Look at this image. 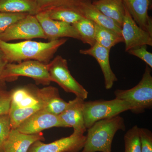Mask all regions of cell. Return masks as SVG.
I'll list each match as a JSON object with an SVG mask.
<instances>
[{"label":"cell","mask_w":152,"mask_h":152,"mask_svg":"<svg viewBox=\"0 0 152 152\" xmlns=\"http://www.w3.org/2000/svg\"><path fill=\"white\" fill-rule=\"evenodd\" d=\"M66 41L67 39L62 38L48 42L28 40L11 43L0 40V50L5 55L9 63L35 60L48 64Z\"/></svg>","instance_id":"obj_1"},{"label":"cell","mask_w":152,"mask_h":152,"mask_svg":"<svg viewBox=\"0 0 152 152\" xmlns=\"http://www.w3.org/2000/svg\"><path fill=\"white\" fill-rule=\"evenodd\" d=\"M11 92V103L9 115L11 128L16 129L31 115L43 109L44 102L40 89L34 86L17 88Z\"/></svg>","instance_id":"obj_2"},{"label":"cell","mask_w":152,"mask_h":152,"mask_svg":"<svg viewBox=\"0 0 152 152\" xmlns=\"http://www.w3.org/2000/svg\"><path fill=\"white\" fill-rule=\"evenodd\" d=\"M125 129L124 119L119 115L96 122L88 129L86 142L81 152H111L116 133Z\"/></svg>","instance_id":"obj_3"},{"label":"cell","mask_w":152,"mask_h":152,"mask_svg":"<svg viewBox=\"0 0 152 152\" xmlns=\"http://www.w3.org/2000/svg\"><path fill=\"white\" fill-rule=\"evenodd\" d=\"M151 67L146 65L142 77L135 86L130 89L116 90L115 98L130 104V110L135 114L143 113L152 107V77Z\"/></svg>","instance_id":"obj_4"},{"label":"cell","mask_w":152,"mask_h":152,"mask_svg":"<svg viewBox=\"0 0 152 152\" xmlns=\"http://www.w3.org/2000/svg\"><path fill=\"white\" fill-rule=\"evenodd\" d=\"M130 104L115 98L111 100H96L84 102L83 113L85 127L88 129L96 122L118 115L130 110Z\"/></svg>","instance_id":"obj_5"},{"label":"cell","mask_w":152,"mask_h":152,"mask_svg":"<svg viewBox=\"0 0 152 152\" xmlns=\"http://www.w3.org/2000/svg\"><path fill=\"white\" fill-rule=\"evenodd\" d=\"M20 76L34 80L38 84L48 85L51 82L48 64L35 60L24 61L18 64L8 63L2 75V80H15Z\"/></svg>","instance_id":"obj_6"},{"label":"cell","mask_w":152,"mask_h":152,"mask_svg":"<svg viewBox=\"0 0 152 152\" xmlns=\"http://www.w3.org/2000/svg\"><path fill=\"white\" fill-rule=\"evenodd\" d=\"M48 70L52 82L56 83L65 91L76 95L85 100L88 92L72 76L67 60L57 56L48 64Z\"/></svg>","instance_id":"obj_7"},{"label":"cell","mask_w":152,"mask_h":152,"mask_svg":"<svg viewBox=\"0 0 152 152\" xmlns=\"http://www.w3.org/2000/svg\"><path fill=\"white\" fill-rule=\"evenodd\" d=\"M34 38L46 39L36 16L30 14L0 34V40L5 42L18 39L28 40Z\"/></svg>","instance_id":"obj_8"},{"label":"cell","mask_w":152,"mask_h":152,"mask_svg":"<svg viewBox=\"0 0 152 152\" xmlns=\"http://www.w3.org/2000/svg\"><path fill=\"white\" fill-rule=\"evenodd\" d=\"M53 127L67 128V126L59 115H53L42 109L25 120L16 129L23 134H34Z\"/></svg>","instance_id":"obj_9"},{"label":"cell","mask_w":152,"mask_h":152,"mask_svg":"<svg viewBox=\"0 0 152 152\" xmlns=\"http://www.w3.org/2000/svg\"><path fill=\"white\" fill-rule=\"evenodd\" d=\"M86 138L84 134L73 133L50 143L38 140L31 146L28 152H79L84 146Z\"/></svg>","instance_id":"obj_10"},{"label":"cell","mask_w":152,"mask_h":152,"mask_svg":"<svg viewBox=\"0 0 152 152\" xmlns=\"http://www.w3.org/2000/svg\"><path fill=\"white\" fill-rule=\"evenodd\" d=\"M121 34L126 52L143 45L152 46V35L138 26L125 7Z\"/></svg>","instance_id":"obj_11"},{"label":"cell","mask_w":152,"mask_h":152,"mask_svg":"<svg viewBox=\"0 0 152 152\" xmlns=\"http://www.w3.org/2000/svg\"><path fill=\"white\" fill-rule=\"evenodd\" d=\"M46 39L54 41L64 37H69L80 40L78 33L72 25L53 20L47 12H41L35 15Z\"/></svg>","instance_id":"obj_12"},{"label":"cell","mask_w":152,"mask_h":152,"mask_svg":"<svg viewBox=\"0 0 152 152\" xmlns=\"http://www.w3.org/2000/svg\"><path fill=\"white\" fill-rule=\"evenodd\" d=\"M84 102V100L81 98L76 97L68 102L67 107L59 115L67 127L73 128L75 134H84L87 130L83 113Z\"/></svg>","instance_id":"obj_13"},{"label":"cell","mask_w":152,"mask_h":152,"mask_svg":"<svg viewBox=\"0 0 152 152\" xmlns=\"http://www.w3.org/2000/svg\"><path fill=\"white\" fill-rule=\"evenodd\" d=\"M110 50L97 43L90 48L80 50V53L94 57L99 63L103 75L105 86L107 90L111 89L115 82L118 81V78L112 70L110 64Z\"/></svg>","instance_id":"obj_14"},{"label":"cell","mask_w":152,"mask_h":152,"mask_svg":"<svg viewBox=\"0 0 152 152\" xmlns=\"http://www.w3.org/2000/svg\"><path fill=\"white\" fill-rule=\"evenodd\" d=\"M136 23L152 35V20L148 14L151 0H122Z\"/></svg>","instance_id":"obj_15"},{"label":"cell","mask_w":152,"mask_h":152,"mask_svg":"<svg viewBox=\"0 0 152 152\" xmlns=\"http://www.w3.org/2000/svg\"><path fill=\"white\" fill-rule=\"evenodd\" d=\"M38 140L43 141L45 138L39 134H27L17 129H12L3 145V152H28L30 147Z\"/></svg>","instance_id":"obj_16"},{"label":"cell","mask_w":152,"mask_h":152,"mask_svg":"<svg viewBox=\"0 0 152 152\" xmlns=\"http://www.w3.org/2000/svg\"><path fill=\"white\" fill-rule=\"evenodd\" d=\"M80 12L84 18L89 19L96 24L122 36L121 27L113 20L96 8L92 4L91 0H88L83 4L80 9Z\"/></svg>","instance_id":"obj_17"},{"label":"cell","mask_w":152,"mask_h":152,"mask_svg":"<svg viewBox=\"0 0 152 152\" xmlns=\"http://www.w3.org/2000/svg\"><path fill=\"white\" fill-rule=\"evenodd\" d=\"M44 102V110L53 115H59L67 107L68 102L60 97L58 90L48 86L40 89Z\"/></svg>","instance_id":"obj_18"},{"label":"cell","mask_w":152,"mask_h":152,"mask_svg":"<svg viewBox=\"0 0 152 152\" xmlns=\"http://www.w3.org/2000/svg\"><path fill=\"white\" fill-rule=\"evenodd\" d=\"M92 4L122 27L125 14V6L122 0H94Z\"/></svg>","instance_id":"obj_19"},{"label":"cell","mask_w":152,"mask_h":152,"mask_svg":"<svg viewBox=\"0 0 152 152\" xmlns=\"http://www.w3.org/2000/svg\"><path fill=\"white\" fill-rule=\"evenodd\" d=\"M0 12L34 15L38 13L36 0H0Z\"/></svg>","instance_id":"obj_20"},{"label":"cell","mask_w":152,"mask_h":152,"mask_svg":"<svg viewBox=\"0 0 152 152\" xmlns=\"http://www.w3.org/2000/svg\"><path fill=\"white\" fill-rule=\"evenodd\" d=\"M88 1V0H36V2L38 14L41 12H48L60 8L73 9L80 12L82 6Z\"/></svg>","instance_id":"obj_21"},{"label":"cell","mask_w":152,"mask_h":152,"mask_svg":"<svg viewBox=\"0 0 152 152\" xmlns=\"http://www.w3.org/2000/svg\"><path fill=\"white\" fill-rule=\"evenodd\" d=\"M95 29L96 43L110 50L117 44L124 42L122 36L111 30L96 23Z\"/></svg>","instance_id":"obj_22"},{"label":"cell","mask_w":152,"mask_h":152,"mask_svg":"<svg viewBox=\"0 0 152 152\" xmlns=\"http://www.w3.org/2000/svg\"><path fill=\"white\" fill-rule=\"evenodd\" d=\"M78 33L80 40L84 44L92 47L96 43L95 39V23L89 19H82L72 25Z\"/></svg>","instance_id":"obj_23"},{"label":"cell","mask_w":152,"mask_h":152,"mask_svg":"<svg viewBox=\"0 0 152 152\" xmlns=\"http://www.w3.org/2000/svg\"><path fill=\"white\" fill-rule=\"evenodd\" d=\"M47 12L51 19L70 25L85 18L79 11L71 9H57Z\"/></svg>","instance_id":"obj_24"},{"label":"cell","mask_w":152,"mask_h":152,"mask_svg":"<svg viewBox=\"0 0 152 152\" xmlns=\"http://www.w3.org/2000/svg\"><path fill=\"white\" fill-rule=\"evenodd\" d=\"M139 129L135 125L125 134L124 152H141Z\"/></svg>","instance_id":"obj_25"},{"label":"cell","mask_w":152,"mask_h":152,"mask_svg":"<svg viewBox=\"0 0 152 152\" xmlns=\"http://www.w3.org/2000/svg\"><path fill=\"white\" fill-rule=\"evenodd\" d=\"M27 15V13L0 12V34L4 32L11 25L23 19Z\"/></svg>","instance_id":"obj_26"},{"label":"cell","mask_w":152,"mask_h":152,"mask_svg":"<svg viewBox=\"0 0 152 152\" xmlns=\"http://www.w3.org/2000/svg\"><path fill=\"white\" fill-rule=\"evenodd\" d=\"M5 81H0V116L9 114L10 109L11 92L7 91Z\"/></svg>","instance_id":"obj_27"},{"label":"cell","mask_w":152,"mask_h":152,"mask_svg":"<svg viewBox=\"0 0 152 152\" xmlns=\"http://www.w3.org/2000/svg\"><path fill=\"white\" fill-rule=\"evenodd\" d=\"M12 129L9 114L0 116V152Z\"/></svg>","instance_id":"obj_28"},{"label":"cell","mask_w":152,"mask_h":152,"mask_svg":"<svg viewBox=\"0 0 152 152\" xmlns=\"http://www.w3.org/2000/svg\"><path fill=\"white\" fill-rule=\"evenodd\" d=\"M129 54L138 57L146 64L147 65L152 68V54L148 51L147 45L140 46L133 48L127 52Z\"/></svg>","instance_id":"obj_29"},{"label":"cell","mask_w":152,"mask_h":152,"mask_svg":"<svg viewBox=\"0 0 152 152\" xmlns=\"http://www.w3.org/2000/svg\"><path fill=\"white\" fill-rule=\"evenodd\" d=\"M141 152H152V133L146 128L139 129Z\"/></svg>","instance_id":"obj_30"},{"label":"cell","mask_w":152,"mask_h":152,"mask_svg":"<svg viewBox=\"0 0 152 152\" xmlns=\"http://www.w3.org/2000/svg\"><path fill=\"white\" fill-rule=\"evenodd\" d=\"M8 63L5 55L0 50V81L2 80H1L2 75L6 66Z\"/></svg>","instance_id":"obj_31"},{"label":"cell","mask_w":152,"mask_h":152,"mask_svg":"<svg viewBox=\"0 0 152 152\" xmlns=\"http://www.w3.org/2000/svg\"><path fill=\"white\" fill-rule=\"evenodd\" d=\"M3 152L2 151H1V152Z\"/></svg>","instance_id":"obj_32"}]
</instances>
